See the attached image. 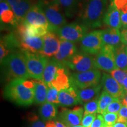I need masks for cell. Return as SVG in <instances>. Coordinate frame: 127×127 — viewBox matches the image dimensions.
Returning <instances> with one entry per match:
<instances>
[{"label":"cell","instance_id":"cell-9","mask_svg":"<svg viewBox=\"0 0 127 127\" xmlns=\"http://www.w3.org/2000/svg\"><path fill=\"white\" fill-rule=\"evenodd\" d=\"M88 27L82 23L66 24L56 32L60 39L75 42L81 41L87 34Z\"/></svg>","mask_w":127,"mask_h":127},{"label":"cell","instance_id":"cell-43","mask_svg":"<svg viewBox=\"0 0 127 127\" xmlns=\"http://www.w3.org/2000/svg\"><path fill=\"white\" fill-rule=\"evenodd\" d=\"M121 20L123 27H127V12L121 13Z\"/></svg>","mask_w":127,"mask_h":127},{"label":"cell","instance_id":"cell-6","mask_svg":"<svg viewBox=\"0 0 127 127\" xmlns=\"http://www.w3.org/2000/svg\"><path fill=\"white\" fill-rule=\"evenodd\" d=\"M101 72L98 69L82 72H74L69 76L71 86L77 89H85L99 84Z\"/></svg>","mask_w":127,"mask_h":127},{"label":"cell","instance_id":"cell-13","mask_svg":"<svg viewBox=\"0 0 127 127\" xmlns=\"http://www.w3.org/2000/svg\"><path fill=\"white\" fill-rule=\"evenodd\" d=\"M43 37L44 45L42 50L39 52L47 58L54 57L59 50L61 39L56 32L50 31Z\"/></svg>","mask_w":127,"mask_h":127},{"label":"cell","instance_id":"cell-38","mask_svg":"<svg viewBox=\"0 0 127 127\" xmlns=\"http://www.w3.org/2000/svg\"><path fill=\"white\" fill-rule=\"evenodd\" d=\"M96 114L84 115L81 124L84 127H91L92 124L96 118Z\"/></svg>","mask_w":127,"mask_h":127},{"label":"cell","instance_id":"cell-10","mask_svg":"<svg viewBox=\"0 0 127 127\" xmlns=\"http://www.w3.org/2000/svg\"><path fill=\"white\" fill-rule=\"evenodd\" d=\"M103 30H95L88 33L80 41L82 51L96 55L105 45L102 39Z\"/></svg>","mask_w":127,"mask_h":127},{"label":"cell","instance_id":"cell-35","mask_svg":"<svg viewBox=\"0 0 127 127\" xmlns=\"http://www.w3.org/2000/svg\"><path fill=\"white\" fill-rule=\"evenodd\" d=\"M122 107H123V104L121 102V100L120 98H117L115 101L109 105L105 112L118 114Z\"/></svg>","mask_w":127,"mask_h":127},{"label":"cell","instance_id":"cell-17","mask_svg":"<svg viewBox=\"0 0 127 127\" xmlns=\"http://www.w3.org/2000/svg\"><path fill=\"white\" fill-rule=\"evenodd\" d=\"M15 14L19 24L23 23L25 15L33 5L31 0H5Z\"/></svg>","mask_w":127,"mask_h":127},{"label":"cell","instance_id":"cell-12","mask_svg":"<svg viewBox=\"0 0 127 127\" xmlns=\"http://www.w3.org/2000/svg\"><path fill=\"white\" fill-rule=\"evenodd\" d=\"M84 114L83 108L81 107H75L73 109L63 108L58 115V120L66 127L75 126L81 124Z\"/></svg>","mask_w":127,"mask_h":127},{"label":"cell","instance_id":"cell-3","mask_svg":"<svg viewBox=\"0 0 127 127\" xmlns=\"http://www.w3.org/2000/svg\"><path fill=\"white\" fill-rule=\"evenodd\" d=\"M37 4L47 19L50 31L56 32L66 24L65 15L58 0H39Z\"/></svg>","mask_w":127,"mask_h":127},{"label":"cell","instance_id":"cell-18","mask_svg":"<svg viewBox=\"0 0 127 127\" xmlns=\"http://www.w3.org/2000/svg\"><path fill=\"white\" fill-rule=\"evenodd\" d=\"M0 18L1 24L14 27L19 24L14 11L5 0H2L0 3Z\"/></svg>","mask_w":127,"mask_h":127},{"label":"cell","instance_id":"cell-15","mask_svg":"<svg viewBox=\"0 0 127 127\" xmlns=\"http://www.w3.org/2000/svg\"><path fill=\"white\" fill-rule=\"evenodd\" d=\"M101 84L104 91L114 97L121 99L126 93L124 88L112 76L107 73H102Z\"/></svg>","mask_w":127,"mask_h":127},{"label":"cell","instance_id":"cell-51","mask_svg":"<svg viewBox=\"0 0 127 127\" xmlns=\"http://www.w3.org/2000/svg\"><path fill=\"white\" fill-rule=\"evenodd\" d=\"M112 1V0H111V1Z\"/></svg>","mask_w":127,"mask_h":127},{"label":"cell","instance_id":"cell-28","mask_svg":"<svg viewBox=\"0 0 127 127\" xmlns=\"http://www.w3.org/2000/svg\"><path fill=\"white\" fill-rule=\"evenodd\" d=\"M39 117L44 121H49L55 118L57 114L56 104L45 102L41 105L38 110Z\"/></svg>","mask_w":127,"mask_h":127},{"label":"cell","instance_id":"cell-27","mask_svg":"<svg viewBox=\"0 0 127 127\" xmlns=\"http://www.w3.org/2000/svg\"><path fill=\"white\" fill-rule=\"evenodd\" d=\"M114 55L117 68L127 71V46L121 44L115 47Z\"/></svg>","mask_w":127,"mask_h":127},{"label":"cell","instance_id":"cell-7","mask_svg":"<svg viewBox=\"0 0 127 127\" xmlns=\"http://www.w3.org/2000/svg\"><path fill=\"white\" fill-rule=\"evenodd\" d=\"M17 35L20 42L22 51L39 53L44 45L42 36H33L27 34L25 25L21 23L17 27Z\"/></svg>","mask_w":127,"mask_h":127},{"label":"cell","instance_id":"cell-47","mask_svg":"<svg viewBox=\"0 0 127 127\" xmlns=\"http://www.w3.org/2000/svg\"><path fill=\"white\" fill-rule=\"evenodd\" d=\"M57 124V127H66V125L62 123V122L60 121H57L55 122Z\"/></svg>","mask_w":127,"mask_h":127},{"label":"cell","instance_id":"cell-26","mask_svg":"<svg viewBox=\"0 0 127 127\" xmlns=\"http://www.w3.org/2000/svg\"><path fill=\"white\" fill-rule=\"evenodd\" d=\"M34 84V102L35 104L42 105L46 102L48 92V87L42 80H32Z\"/></svg>","mask_w":127,"mask_h":127},{"label":"cell","instance_id":"cell-21","mask_svg":"<svg viewBox=\"0 0 127 127\" xmlns=\"http://www.w3.org/2000/svg\"><path fill=\"white\" fill-rule=\"evenodd\" d=\"M58 100L60 104L63 106L71 107L79 104L77 94L75 89L72 86L59 91Z\"/></svg>","mask_w":127,"mask_h":127},{"label":"cell","instance_id":"cell-41","mask_svg":"<svg viewBox=\"0 0 127 127\" xmlns=\"http://www.w3.org/2000/svg\"><path fill=\"white\" fill-rule=\"evenodd\" d=\"M9 51L6 48V47H5L2 42L1 41V43H0V60H1V63L9 55Z\"/></svg>","mask_w":127,"mask_h":127},{"label":"cell","instance_id":"cell-33","mask_svg":"<svg viewBox=\"0 0 127 127\" xmlns=\"http://www.w3.org/2000/svg\"><path fill=\"white\" fill-rule=\"evenodd\" d=\"M109 73L118 82L121 86L123 87L124 80L127 77V71L117 68Z\"/></svg>","mask_w":127,"mask_h":127},{"label":"cell","instance_id":"cell-5","mask_svg":"<svg viewBox=\"0 0 127 127\" xmlns=\"http://www.w3.org/2000/svg\"><path fill=\"white\" fill-rule=\"evenodd\" d=\"M22 52L24 55L30 78L42 81L44 71L48 62V58L39 53H32L26 51Z\"/></svg>","mask_w":127,"mask_h":127},{"label":"cell","instance_id":"cell-40","mask_svg":"<svg viewBox=\"0 0 127 127\" xmlns=\"http://www.w3.org/2000/svg\"><path fill=\"white\" fill-rule=\"evenodd\" d=\"M105 125L106 124L105 123L103 116L101 114H98L96 115V118L94 121L91 127H101Z\"/></svg>","mask_w":127,"mask_h":127},{"label":"cell","instance_id":"cell-29","mask_svg":"<svg viewBox=\"0 0 127 127\" xmlns=\"http://www.w3.org/2000/svg\"><path fill=\"white\" fill-rule=\"evenodd\" d=\"M117 98L112 96L107 91L104 90L99 96L98 113L100 114H104L105 113L106 110H107L109 105L115 101Z\"/></svg>","mask_w":127,"mask_h":127},{"label":"cell","instance_id":"cell-42","mask_svg":"<svg viewBox=\"0 0 127 127\" xmlns=\"http://www.w3.org/2000/svg\"><path fill=\"white\" fill-rule=\"evenodd\" d=\"M120 33L122 44L127 46V27H123L121 28Z\"/></svg>","mask_w":127,"mask_h":127},{"label":"cell","instance_id":"cell-16","mask_svg":"<svg viewBox=\"0 0 127 127\" xmlns=\"http://www.w3.org/2000/svg\"><path fill=\"white\" fill-rule=\"evenodd\" d=\"M77 52V49L74 42L61 39L59 50L53 59L58 63L64 64Z\"/></svg>","mask_w":127,"mask_h":127},{"label":"cell","instance_id":"cell-36","mask_svg":"<svg viewBox=\"0 0 127 127\" xmlns=\"http://www.w3.org/2000/svg\"><path fill=\"white\" fill-rule=\"evenodd\" d=\"M103 117L106 125L108 126H112L118 120V115L115 113L105 112L103 114Z\"/></svg>","mask_w":127,"mask_h":127},{"label":"cell","instance_id":"cell-48","mask_svg":"<svg viewBox=\"0 0 127 127\" xmlns=\"http://www.w3.org/2000/svg\"><path fill=\"white\" fill-rule=\"evenodd\" d=\"M123 87L124 88L125 91L127 93V77L125 78L124 80V82H123Z\"/></svg>","mask_w":127,"mask_h":127},{"label":"cell","instance_id":"cell-45","mask_svg":"<svg viewBox=\"0 0 127 127\" xmlns=\"http://www.w3.org/2000/svg\"><path fill=\"white\" fill-rule=\"evenodd\" d=\"M121 102L122 104H123V105H125L127 107V92L125 94L124 96L121 99Z\"/></svg>","mask_w":127,"mask_h":127},{"label":"cell","instance_id":"cell-44","mask_svg":"<svg viewBox=\"0 0 127 127\" xmlns=\"http://www.w3.org/2000/svg\"><path fill=\"white\" fill-rule=\"evenodd\" d=\"M112 127H127V124L125 123H121V122L117 121L112 125Z\"/></svg>","mask_w":127,"mask_h":127},{"label":"cell","instance_id":"cell-34","mask_svg":"<svg viewBox=\"0 0 127 127\" xmlns=\"http://www.w3.org/2000/svg\"><path fill=\"white\" fill-rule=\"evenodd\" d=\"M29 121V127H46L44 121L39 118L36 115L31 114L28 117Z\"/></svg>","mask_w":127,"mask_h":127},{"label":"cell","instance_id":"cell-23","mask_svg":"<svg viewBox=\"0 0 127 127\" xmlns=\"http://www.w3.org/2000/svg\"><path fill=\"white\" fill-rule=\"evenodd\" d=\"M63 8L65 15L68 18H72L79 13L84 0H58Z\"/></svg>","mask_w":127,"mask_h":127},{"label":"cell","instance_id":"cell-1","mask_svg":"<svg viewBox=\"0 0 127 127\" xmlns=\"http://www.w3.org/2000/svg\"><path fill=\"white\" fill-rule=\"evenodd\" d=\"M4 96L20 106H29L34 102V84L32 80L14 79L5 87Z\"/></svg>","mask_w":127,"mask_h":127},{"label":"cell","instance_id":"cell-37","mask_svg":"<svg viewBox=\"0 0 127 127\" xmlns=\"http://www.w3.org/2000/svg\"><path fill=\"white\" fill-rule=\"evenodd\" d=\"M111 3L121 13L127 12V0H112Z\"/></svg>","mask_w":127,"mask_h":127},{"label":"cell","instance_id":"cell-25","mask_svg":"<svg viewBox=\"0 0 127 127\" xmlns=\"http://www.w3.org/2000/svg\"><path fill=\"white\" fill-rule=\"evenodd\" d=\"M102 39L105 45H109L115 47L122 44L119 28H109L103 30Z\"/></svg>","mask_w":127,"mask_h":127},{"label":"cell","instance_id":"cell-22","mask_svg":"<svg viewBox=\"0 0 127 127\" xmlns=\"http://www.w3.org/2000/svg\"><path fill=\"white\" fill-rule=\"evenodd\" d=\"M101 88V84H98L95 86L90 87L85 89H77L75 88H74V89L77 94L79 104H85V103L91 101L92 99L99 95Z\"/></svg>","mask_w":127,"mask_h":127},{"label":"cell","instance_id":"cell-24","mask_svg":"<svg viewBox=\"0 0 127 127\" xmlns=\"http://www.w3.org/2000/svg\"><path fill=\"white\" fill-rule=\"evenodd\" d=\"M63 64L56 61L53 58L48 62L42 75V81L47 85V87L50 85L51 82L56 77L58 69Z\"/></svg>","mask_w":127,"mask_h":127},{"label":"cell","instance_id":"cell-20","mask_svg":"<svg viewBox=\"0 0 127 127\" xmlns=\"http://www.w3.org/2000/svg\"><path fill=\"white\" fill-rule=\"evenodd\" d=\"M65 67L66 66L64 65L60 66L56 77L48 87L52 86L54 87L58 91L67 89L71 87L70 79L68 75V72L66 70Z\"/></svg>","mask_w":127,"mask_h":127},{"label":"cell","instance_id":"cell-4","mask_svg":"<svg viewBox=\"0 0 127 127\" xmlns=\"http://www.w3.org/2000/svg\"><path fill=\"white\" fill-rule=\"evenodd\" d=\"M2 63L7 75L12 80L14 79H27L30 78L23 52H12L3 60Z\"/></svg>","mask_w":127,"mask_h":127},{"label":"cell","instance_id":"cell-32","mask_svg":"<svg viewBox=\"0 0 127 127\" xmlns=\"http://www.w3.org/2000/svg\"><path fill=\"white\" fill-rule=\"evenodd\" d=\"M58 93H59V91L54 87L52 86L48 87L46 101L56 105L60 104V101L58 100Z\"/></svg>","mask_w":127,"mask_h":127},{"label":"cell","instance_id":"cell-14","mask_svg":"<svg viewBox=\"0 0 127 127\" xmlns=\"http://www.w3.org/2000/svg\"><path fill=\"white\" fill-rule=\"evenodd\" d=\"M24 24L44 25L50 29V25L43 11L38 4H34L25 15L23 23Z\"/></svg>","mask_w":127,"mask_h":127},{"label":"cell","instance_id":"cell-46","mask_svg":"<svg viewBox=\"0 0 127 127\" xmlns=\"http://www.w3.org/2000/svg\"><path fill=\"white\" fill-rule=\"evenodd\" d=\"M46 127H57L56 123H54V121H49L46 124Z\"/></svg>","mask_w":127,"mask_h":127},{"label":"cell","instance_id":"cell-52","mask_svg":"<svg viewBox=\"0 0 127 127\" xmlns=\"http://www.w3.org/2000/svg\"><path fill=\"white\" fill-rule=\"evenodd\" d=\"M0 1H2V0H0Z\"/></svg>","mask_w":127,"mask_h":127},{"label":"cell","instance_id":"cell-31","mask_svg":"<svg viewBox=\"0 0 127 127\" xmlns=\"http://www.w3.org/2000/svg\"><path fill=\"white\" fill-rule=\"evenodd\" d=\"M99 95L95 96L94 98L88 101L84 104V114H94L98 112V105H99Z\"/></svg>","mask_w":127,"mask_h":127},{"label":"cell","instance_id":"cell-11","mask_svg":"<svg viewBox=\"0 0 127 127\" xmlns=\"http://www.w3.org/2000/svg\"><path fill=\"white\" fill-rule=\"evenodd\" d=\"M115 47L105 45L95 57V65L97 69L110 72L117 69L114 55Z\"/></svg>","mask_w":127,"mask_h":127},{"label":"cell","instance_id":"cell-2","mask_svg":"<svg viewBox=\"0 0 127 127\" xmlns=\"http://www.w3.org/2000/svg\"><path fill=\"white\" fill-rule=\"evenodd\" d=\"M107 0H84L79 16L81 23L88 28L102 25L107 11Z\"/></svg>","mask_w":127,"mask_h":127},{"label":"cell","instance_id":"cell-39","mask_svg":"<svg viewBox=\"0 0 127 127\" xmlns=\"http://www.w3.org/2000/svg\"><path fill=\"white\" fill-rule=\"evenodd\" d=\"M118 118L117 121L121 122V123H125L127 124V107L123 105L119 111Z\"/></svg>","mask_w":127,"mask_h":127},{"label":"cell","instance_id":"cell-49","mask_svg":"<svg viewBox=\"0 0 127 127\" xmlns=\"http://www.w3.org/2000/svg\"><path fill=\"white\" fill-rule=\"evenodd\" d=\"M84 127L82 125H75V126H72V127Z\"/></svg>","mask_w":127,"mask_h":127},{"label":"cell","instance_id":"cell-30","mask_svg":"<svg viewBox=\"0 0 127 127\" xmlns=\"http://www.w3.org/2000/svg\"><path fill=\"white\" fill-rule=\"evenodd\" d=\"M26 28L27 34L33 36H44L50 32L48 27L44 25H34L24 24Z\"/></svg>","mask_w":127,"mask_h":127},{"label":"cell","instance_id":"cell-19","mask_svg":"<svg viewBox=\"0 0 127 127\" xmlns=\"http://www.w3.org/2000/svg\"><path fill=\"white\" fill-rule=\"evenodd\" d=\"M103 22L109 28H121V12L115 7L112 3L109 5L103 19Z\"/></svg>","mask_w":127,"mask_h":127},{"label":"cell","instance_id":"cell-8","mask_svg":"<svg viewBox=\"0 0 127 127\" xmlns=\"http://www.w3.org/2000/svg\"><path fill=\"white\" fill-rule=\"evenodd\" d=\"M64 65L76 72H82L97 69L95 58L84 51L77 52Z\"/></svg>","mask_w":127,"mask_h":127},{"label":"cell","instance_id":"cell-50","mask_svg":"<svg viewBox=\"0 0 127 127\" xmlns=\"http://www.w3.org/2000/svg\"><path fill=\"white\" fill-rule=\"evenodd\" d=\"M101 127H112V126H108V125H104V126H102Z\"/></svg>","mask_w":127,"mask_h":127}]
</instances>
